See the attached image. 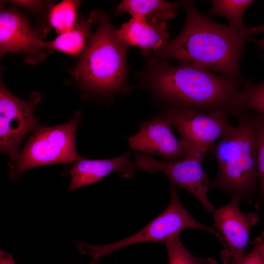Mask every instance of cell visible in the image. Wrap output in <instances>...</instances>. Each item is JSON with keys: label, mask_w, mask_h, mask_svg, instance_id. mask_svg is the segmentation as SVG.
<instances>
[{"label": "cell", "mask_w": 264, "mask_h": 264, "mask_svg": "<svg viewBox=\"0 0 264 264\" xmlns=\"http://www.w3.org/2000/svg\"><path fill=\"white\" fill-rule=\"evenodd\" d=\"M181 2L186 12L183 29L150 54L147 66L175 59L242 81L239 61L251 35L249 27L237 31L214 22L200 12L192 1Z\"/></svg>", "instance_id": "1"}, {"label": "cell", "mask_w": 264, "mask_h": 264, "mask_svg": "<svg viewBox=\"0 0 264 264\" xmlns=\"http://www.w3.org/2000/svg\"><path fill=\"white\" fill-rule=\"evenodd\" d=\"M141 83L170 106L233 115L234 100L244 82L185 62L176 66L162 61L138 73Z\"/></svg>", "instance_id": "2"}, {"label": "cell", "mask_w": 264, "mask_h": 264, "mask_svg": "<svg viewBox=\"0 0 264 264\" xmlns=\"http://www.w3.org/2000/svg\"><path fill=\"white\" fill-rule=\"evenodd\" d=\"M255 114L245 111L237 115V126L212 148L218 173L209 191L220 190L231 199L252 201L258 190Z\"/></svg>", "instance_id": "3"}, {"label": "cell", "mask_w": 264, "mask_h": 264, "mask_svg": "<svg viewBox=\"0 0 264 264\" xmlns=\"http://www.w3.org/2000/svg\"><path fill=\"white\" fill-rule=\"evenodd\" d=\"M98 22V29L90 38L73 74L88 89L113 94L126 86L128 45L120 39L105 13L100 12Z\"/></svg>", "instance_id": "4"}, {"label": "cell", "mask_w": 264, "mask_h": 264, "mask_svg": "<svg viewBox=\"0 0 264 264\" xmlns=\"http://www.w3.org/2000/svg\"><path fill=\"white\" fill-rule=\"evenodd\" d=\"M170 200L166 208L141 230L119 241L104 245H93L76 242V247L83 254L91 258L90 264H96L101 257L130 245L144 242H164L188 228L205 231L217 237L220 242L223 239L213 226H209L195 220L183 207L176 186L170 183Z\"/></svg>", "instance_id": "5"}, {"label": "cell", "mask_w": 264, "mask_h": 264, "mask_svg": "<svg viewBox=\"0 0 264 264\" xmlns=\"http://www.w3.org/2000/svg\"><path fill=\"white\" fill-rule=\"evenodd\" d=\"M81 112L69 122L39 128L25 143L17 160L10 165L9 176L15 178L28 169L57 163L70 164L81 156L75 144Z\"/></svg>", "instance_id": "6"}, {"label": "cell", "mask_w": 264, "mask_h": 264, "mask_svg": "<svg viewBox=\"0 0 264 264\" xmlns=\"http://www.w3.org/2000/svg\"><path fill=\"white\" fill-rule=\"evenodd\" d=\"M228 114L222 110L204 111L169 108L165 115L179 133L186 156L203 160L215 142L233 129Z\"/></svg>", "instance_id": "7"}, {"label": "cell", "mask_w": 264, "mask_h": 264, "mask_svg": "<svg viewBox=\"0 0 264 264\" xmlns=\"http://www.w3.org/2000/svg\"><path fill=\"white\" fill-rule=\"evenodd\" d=\"M41 101L38 92H32L29 100L12 94L0 81V149L10 158V165L17 159L19 146L23 138L40 128L34 110Z\"/></svg>", "instance_id": "8"}, {"label": "cell", "mask_w": 264, "mask_h": 264, "mask_svg": "<svg viewBox=\"0 0 264 264\" xmlns=\"http://www.w3.org/2000/svg\"><path fill=\"white\" fill-rule=\"evenodd\" d=\"M134 158L137 167L152 174L157 172L163 173L170 179L171 183L192 194L205 211H214V208L207 197L210 182L202 166L203 160L186 156L177 160L161 161L139 153L135 154Z\"/></svg>", "instance_id": "9"}, {"label": "cell", "mask_w": 264, "mask_h": 264, "mask_svg": "<svg viewBox=\"0 0 264 264\" xmlns=\"http://www.w3.org/2000/svg\"><path fill=\"white\" fill-rule=\"evenodd\" d=\"M240 200L231 199L227 205L215 210L213 227L223 239L221 259L223 264H240L249 241L251 229L260 220L255 212L244 214L239 207Z\"/></svg>", "instance_id": "10"}, {"label": "cell", "mask_w": 264, "mask_h": 264, "mask_svg": "<svg viewBox=\"0 0 264 264\" xmlns=\"http://www.w3.org/2000/svg\"><path fill=\"white\" fill-rule=\"evenodd\" d=\"M165 114L145 121L135 134L128 138L131 150L177 160L186 156L184 145L174 134Z\"/></svg>", "instance_id": "11"}, {"label": "cell", "mask_w": 264, "mask_h": 264, "mask_svg": "<svg viewBox=\"0 0 264 264\" xmlns=\"http://www.w3.org/2000/svg\"><path fill=\"white\" fill-rule=\"evenodd\" d=\"M46 46L45 42L29 25L26 18L15 8L0 13V51L5 53H33Z\"/></svg>", "instance_id": "12"}, {"label": "cell", "mask_w": 264, "mask_h": 264, "mask_svg": "<svg viewBox=\"0 0 264 264\" xmlns=\"http://www.w3.org/2000/svg\"><path fill=\"white\" fill-rule=\"evenodd\" d=\"M130 157L129 152L108 159H88L80 156L68 172L71 178L68 190L97 183L114 172L122 177H132L137 167Z\"/></svg>", "instance_id": "13"}, {"label": "cell", "mask_w": 264, "mask_h": 264, "mask_svg": "<svg viewBox=\"0 0 264 264\" xmlns=\"http://www.w3.org/2000/svg\"><path fill=\"white\" fill-rule=\"evenodd\" d=\"M120 39L125 44L140 48L141 54L149 57L163 46L169 38L166 22H148L141 18H132L117 30Z\"/></svg>", "instance_id": "14"}, {"label": "cell", "mask_w": 264, "mask_h": 264, "mask_svg": "<svg viewBox=\"0 0 264 264\" xmlns=\"http://www.w3.org/2000/svg\"><path fill=\"white\" fill-rule=\"evenodd\" d=\"M182 2L161 0H124L116 8L117 14L127 12L132 18H141L148 22H166L175 17Z\"/></svg>", "instance_id": "15"}, {"label": "cell", "mask_w": 264, "mask_h": 264, "mask_svg": "<svg viewBox=\"0 0 264 264\" xmlns=\"http://www.w3.org/2000/svg\"><path fill=\"white\" fill-rule=\"evenodd\" d=\"M99 14V11H93L89 19L82 18L76 22L73 29L59 34L52 41L45 42L46 46L72 55L83 51L86 46V40L89 36L91 25L98 21Z\"/></svg>", "instance_id": "16"}, {"label": "cell", "mask_w": 264, "mask_h": 264, "mask_svg": "<svg viewBox=\"0 0 264 264\" xmlns=\"http://www.w3.org/2000/svg\"><path fill=\"white\" fill-rule=\"evenodd\" d=\"M234 108L235 117L242 111H250L264 117V80L258 84L245 81L234 98Z\"/></svg>", "instance_id": "17"}, {"label": "cell", "mask_w": 264, "mask_h": 264, "mask_svg": "<svg viewBox=\"0 0 264 264\" xmlns=\"http://www.w3.org/2000/svg\"><path fill=\"white\" fill-rule=\"evenodd\" d=\"M253 2L252 0H214L208 13L225 18L231 27L242 32L247 27L244 24L243 15Z\"/></svg>", "instance_id": "18"}, {"label": "cell", "mask_w": 264, "mask_h": 264, "mask_svg": "<svg viewBox=\"0 0 264 264\" xmlns=\"http://www.w3.org/2000/svg\"><path fill=\"white\" fill-rule=\"evenodd\" d=\"M80 1L65 0L54 5L50 9L49 21L59 34L73 29L76 23L77 9Z\"/></svg>", "instance_id": "19"}, {"label": "cell", "mask_w": 264, "mask_h": 264, "mask_svg": "<svg viewBox=\"0 0 264 264\" xmlns=\"http://www.w3.org/2000/svg\"><path fill=\"white\" fill-rule=\"evenodd\" d=\"M255 125L257 139V174L259 193V200L256 206L258 208L264 202V117L257 113L255 114Z\"/></svg>", "instance_id": "20"}, {"label": "cell", "mask_w": 264, "mask_h": 264, "mask_svg": "<svg viewBox=\"0 0 264 264\" xmlns=\"http://www.w3.org/2000/svg\"><path fill=\"white\" fill-rule=\"evenodd\" d=\"M169 264H203L206 259L193 255L182 243L179 234L165 243Z\"/></svg>", "instance_id": "21"}, {"label": "cell", "mask_w": 264, "mask_h": 264, "mask_svg": "<svg viewBox=\"0 0 264 264\" xmlns=\"http://www.w3.org/2000/svg\"><path fill=\"white\" fill-rule=\"evenodd\" d=\"M240 264H264V256L256 243L249 252L244 254Z\"/></svg>", "instance_id": "22"}, {"label": "cell", "mask_w": 264, "mask_h": 264, "mask_svg": "<svg viewBox=\"0 0 264 264\" xmlns=\"http://www.w3.org/2000/svg\"><path fill=\"white\" fill-rule=\"evenodd\" d=\"M10 1L17 5L33 9H38L43 5V2L39 1L12 0Z\"/></svg>", "instance_id": "23"}, {"label": "cell", "mask_w": 264, "mask_h": 264, "mask_svg": "<svg viewBox=\"0 0 264 264\" xmlns=\"http://www.w3.org/2000/svg\"><path fill=\"white\" fill-rule=\"evenodd\" d=\"M0 264H16L13 256L3 251H0Z\"/></svg>", "instance_id": "24"}, {"label": "cell", "mask_w": 264, "mask_h": 264, "mask_svg": "<svg viewBox=\"0 0 264 264\" xmlns=\"http://www.w3.org/2000/svg\"><path fill=\"white\" fill-rule=\"evenodd\" d=\"M251 35L257 33H264V23L261 25L250 27Z\"/></svg>", "instance_id": "25"}, {"label": "cell", "mask_w": 264, "mask_h": 264, "mask_svg": "<svg viewBox=\"0 0 264 264\" xmlns=\"http://www.w3.org/2000/svg\"><path fill=\"white\" fill-rule=\"evenodd\" d=\"M255 243L258 245L264 256V239L262 237L258 238Z\"/></svg>", "instance_id": "26"}, {"label": "cell", "mask_w": 264, "mask_h": 264, "mask_svg": "<svg viewBox=\"0 0 264 264\" xmlns=\"http://www.w3.org/2000/svg\"><path fill=\"white\" fill-rule=\"evenodd\" d=\"M252 41L256 43L259 46V47L264 50V37L261 40H256L254 39H251Z\"/></svg>", "instance_id": "27"}, {"label": "cell", "mask_w": 264, "mask_h": 264, "mask_svg": "<svg viewBox=\"0 0 264 264\" xmlns=\"http://www.w3.org/2000/svg\"><path fill=\"white\" fill-rule=\"evenodd\" d=\"M203 264H218L217 262L212 258H208L206 259Z\"/></svg>", "instance_id": "28"}]
</instances>
